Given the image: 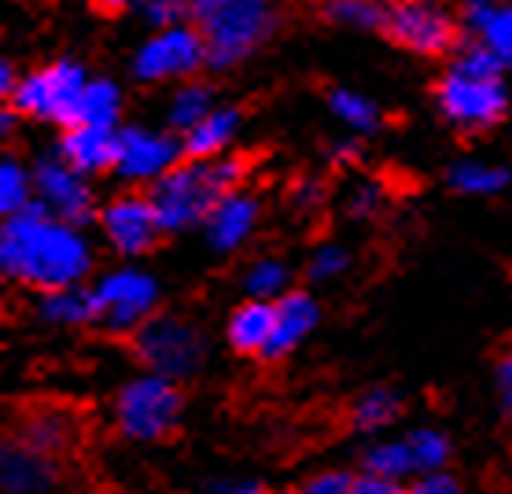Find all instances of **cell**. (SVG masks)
Listing matches in <instances>:
<instances>
[{
	"label": "cell",
	"instance_id": "1",
	"mask_svg": "<svg viewBox=\"0 0 512 494\" xmlns=\"http://www.w3.org/2000/svg\"><path fill=\"white\" fill-rule=\"evenodd\" d=\"M93 262L96 251L85 229L52 218L37 200L0 222V281L26 284L37 295L59 292L85 284Z\"/></svg>",
	"mask_w": 512,
	"mask_h": 494
},
{
	"label": "cell",
	"instance_id": "2",
	"mask_svg": "<svg viewBox=\"0 0 512 494\" xmlns=\"http://www.w3.org/2000/svg\"><path fill=\"white\" fill-rule=\"evenodd\" d=\"M247 174V159L222 155V159H181L166 177H159L148 200H152L163 233H185L207 222V214L236 192L240 177Z\"/></svg>",
	"mask_w": 512,
	"mask_h": 494
},
{
	"label": "cell",
	"instance_id": "3",
	"mask_svg": "<svg viewBox=\"0 0 512 494\" xmlns=\"http://www.w3.org/2000/svg\"><path fill=\"white\" fill-rule=\"evenodd\" d=\"M196 30L207 45V67L229 71L277 34V0H210L196 15Z\"/></svg>",
	"mask_w": 512,
	"mask_h": 494
},
{
	"label": "cell",
	"instance_id": "4",
	"mask_svg": "<svg viewBox=\"0 0 512 494\" xmlns=\"http://www.w3.org/2000/svg\"><path fill=\"white\" fill-rule=\"evenodd\" d=\"M129 347H133V358L144 365V373L177 380V384L196 377L210 354L207 332L196 321L185 314H163V310L129 336Z\"/></svg>",
	"mask_w": 512,
	"mask_h": 494
},
{
	"label": "cell",
	"instance_id": "5",
	"mask_svg": "<svg viewBox=\"0 0 512 494\" xmlns=\"http://www.w3.org/2000/svg\"><path fill=\"white\" fill-rule=\"evenodd\" d=\"M115 428L129 443H163L181 428L185 417V391L177 380L140 373L115 391Z\"/></svg>",
	"mask_w": 512,
	"mask_h": 494
},
{
	"label": "cell",
	"instance_id": "6",
	"mask_svg": "<svg viewBox=\"0 0 512 494\" xmlns=\"http://www.w3.org/2000/svg\"><path fill=\"white\" fill-rule=\"evenodd\" d=\"M89 74L82 63L74 59H52L45 67L23 74L8 104L23 118H37V122H56L63 130L82 122V100L89 89Z\"/></svg>",
	"mask_w": 512,
	"mask_h": 494
},
{
	"label": "cell",
	"instance_id": "7",
	"mask_svg": "<svg viewBox=\"0 0 512 494\" xmlns=\"http://www.w3.org/2000/svg\"><path fill=\"white\" fill-rule=\"evenodd\" d=\"M96 325L111 336H133V332L159 314L163 288L155 281V273L137 270V266H118V270L100 273L89 284Z\"/></svg>",
	"mask_w": 512,
	"mask_h": 494
},
{
	"label": "cell",
	"instance_id": "8",
	"mask_svg": "<svg viewBox=\"0 0 512 494\" xmlns=\"http://www.w3.org/2000/svg\"><path fill=\"white\" fill-rule=\"evenodd\" d=\"M380 34L402 52L443 59L461 45V19L439 0H387Z\"/></svg>",
	"mask_w": 512,
	"mask_h": 494
},
{
	"label": "cell",
	"instance_id": "9",
	"mask_svg": "<svg viewBox=\"0 0 512 494\" xmlns=\"http://www.w3.org/2000/svg\"><path fill=\"white\" fill-rule=\"evenodd\" d=\"M435 104L446 122L465 133L490 130L509 115V93L501 78H472L461 71H446L443 82L435 85Z\"/></svg>",
	"mask_w": 512,
	"mask_h": 494
},
{
	"label": "cell",
	"instance_id": "10",
	"mask_svg": "<svg viewBox=\"0 0 512 494\" xmlns=\"http://www.w3.org/2000/svg\"><path fill=\"white\" fill-rule=\"evenodd\" d=\"M207 67V45L196 26L177 23L155 30L133 56V78L137 82H170V78H192Z\"/></svg>",
	"mask_w": 512,
	"mask_h": 494
},
{
	"label": "cell",
	"instance_id": "11",
	"mask_svg": "<svg viewBox=\"0 0 512 494\" xmlns=\"http://www.w3.org/2000/svg\"><path fill=\"white\" fill-rule=\"evenodd\" d=\"M30 177H34V200L52 218L74 225V229H85V225L96 222L100 211H96V196L89 189V177L70 170L59 155H41L30 166Z\"/></svg>",
	"mask_w": 512,
	"mask_h": 494
},
{
	"label": "cell",
	"instance_id": "12",
	"mask_svg": "<svg viewBox=\"0 0 512 494\" xmlns=\"http://www.w3.org/2000/svg\"><path fill=\"white\" fill-rule=\"evenodd\" d=\"M96 225H100L104 244L115 255H122V259L148 255L166 236L163 225H159V214H155L152 200H148V192H122V196H115L111 203L100 207Z\"/></svg>",
	"mask_w": 512,
	"mask_h": 494
},
{
	"label": "cell",
	"instance_id": "13",
	"mask_svg": "<svg viewBox=\"0 0 512 494\" xmlns=\"http://www.w3.org/2000/svg\"><path fill=\"white\" fill-rule=\"evenodd\" d=\"M181 141L177 133L144 130V126H122L115 133V174L129 185L152 189L159 177H166L181 163Z\"/></svg>",
	"mask_w": 512,
	"mask_h": 494
},
{
	"label": "cell",
	"instance_id": "14",
	"mask_svg": "<svg viewBox=\"0 0 512 494\" xmlns=\"http://www.w3.org/2000/svg\"><path fill=\"white\" fill-rule=\"evenodd\" d=\"M59 461L19 436H0V494H56Z\"/></svg>",
	"mask_w": 512,
	"mask_h": 494
},
{
	"label": "cell",
	"instance_id": "15",
	"mask_svg": "<svg viewBox=\"0 0 512 494\" xmlns=\"http://www.w3.org/2000/svg\"><path fill=\"white\" fill-rule=\"evenodd\" d=\"M12 436H19L34 450H41V454H48V458L59 461L78 447V439H82V424H78V417H74L67 406H56V402H37V406H26V410L15 417Z\"/></svg>",
	"mask_w": 512,
	"mask_h": 494
},
{
	"label": "cell",
	"instance_id": "16",
	"mask_svg": "<svg viewBox=\"0 0 512 494\" xmlns=\"http://www.w3.org/2000/svg\"><path fill=\"white\" fill-rule=\"evenodd\" d=\"M277 321H273V340H269L262 362H284L291 351H299V343L317 329L321 321V306L310 292L291 288L284 299H277Z\"/></svg>",
	"mask_w": 512,
	"mask_h": 494
},
{
	"label": "cell",
	"instance_id": "17",
	"mask_svg": "<svg viewBox=\"0 0 512 494\" xmlns=\"http://www.w3.org/2000/svg\"><path fill=\"white\" fill-rule=\"evenodd\" d=\"M255 225H258V200L251 192L236 189L207 214L203 233H207V244L214 247L218 255H233V251H240V247L251 240Z\"/></svg>",
	"mask_w": 512,
	"mask_h": 494
},
{
	"label": "cell",
	"instance_id": "18",
	"mask_svg": "<svg viewBox=\"0 0 512 494\" xmlns=\"http://www.w3.org/2000/svg\"><path fill=\"white\" fill-rule=\"evenodd\" d=\"M115 133L118 130L70 126V130H63V137H59L56 155L70 166V170H78L82 177L115 170Z\"/></svg>",
	"mask_w": 512,
	"mask_h": 494
},
{
	"label": "cell",
	"instance_id": "19",
	"mask_svg": "<svg viewBox=\"0 0 512 494\" xmlns=\"http://www.w3.org/2000/svg\"><path fill=\"white\" fill-rule=\"evenodd\" d=\"M273 321H277V306L262 303V299H247L225 321V343L244 358H262L269 340H273Z\"/></svg>",
	"mask_w": 512,
	"mask_h": 494
},
{
	"label": "cell",
	"instance_id": "20",
	"mask_svg": "<svg viewBox=\"0 0 512 494\" xmlns=\"http://www.w3.org/2000/svg\"><path fill=\"white\" fill-rule=\"evenodd\" d=\"M236 133H240V111L214 107L196 130H188L181 137V152H185V159H222Z\"/></svg>",
	"mask_w": 512,
	"mask_h": 494
},
{
	"label": "cell",
	"instance_id": "21",
	"mask_svg": "<svg viewBox=\"0 0 512 494\" xmlns=\"http://www.w3.org/2000/svg\"><path fill=\"white\" fill-rule=\"evenodd\" d=\"M37 318L56 329H82V325H96L93 299H89V284L78 288H59V292H41L37 295Z\"/></svg>",
	"mask_w": 512,
	"mask_h": 494
},
{
	"label": "cell",
	"instance_id": "22",
	"mask_svg": "<svg viewBox=\"0 0 512 494\" xmlns=\"http://www.w3.org/2000/svg\"><path fill=\"white\" fill-rule=\"evenodd\" d=\"M402 417V395L395 388H365L358 399L350 402V424L358 432H387Z\"/></svg>",
	"mask_w": 512,
	"mask_h": 494
},
{
	"label": "cell",
	"instance_id": "23",
	"mask_svg": "<svg viewBox=\"0 0 512 494\" xmlns=\"http://www.w3.org/2000/svg\"><path fill=\"white\" fill-rule=\"evenodd\" d=\"M361 472H369V476H384V480H395V483L413 480V476H417V465H413V454H409L406 436L373 443V447L361 454Z\"/></svg>",
	"mask_w": 512,
	"mask_h": 494
},
{
	"label": "cell",
	"instance_id": "24",
	"mask_svg": "<svg viewBox=\"0 0 512 494\" xmlns=\"http://www.w3.org/2000/svg\"><path fill=\"white\" fill-rule=\"evenodd\" d=\"M214 111V89L203 82H185L170 100V111H166V122H170V133L185 137L188 130H196L199 122Z\"/></svg>",
	"mask_w": 512,
	"mask_h": 494
},
{
	"label": "cell",
	"instance_id": "25",
	"mask_svg": "<svg viewBox=\"0 0 512 494\" xmlns=\"http://www.w3.org/2000/svg\"><path fill=\"white\" fill-rule=\"evenodd\" d=\"M247 299H262V303H277L291 292V266L277 255H262L247 266L244 273Z\"/></svg>",
	"mask_w": 512,
	"mask_h": 494
},
{
	"label": "cell",
	"instance_id": "26",
	"mask_svg": "<svg viewBox=\"0 0 512 494\" xmlns=\"http://www.w3.org/2000/svg\"><path fill=\"white\" fill-rule=\"evenodd\" d=\"M122 118V89L111 78H93L82 100V122L78 126H96V130H118Z\"/></svg>",
	"mask_w": 512,
	"mask_h": 494
},
{
	"label": "cell",
	"instance_id": "27",
	"mask_svg": "<svg viewBox=\"0 0 512 494\" xmlns=\"http://www.w3.org/2000/svg\"><path fill=\"white\" fill-rule=\"evenodd\" d=\"M34 203V177L19 159L0 155V222L15 218Z\"/></svg>",
	"mask_w": 512,
	"mask_h": 494
},
{
	"label": "cell",
	"instance_id": "28",
	"mask_svg": "<svg viewBox=\"0 0 512 494\" xmlns=\"http://www.w3.org/2000/svg\"><path fill=\"white\" fill-rule=\"evenodd\" d=\"M387 0H321V19L336 26H354V30H376L384 26Z\"/></svg>",
	"mask_w": 512,
	"mask_h": 494
},
{
	"label": "cell",
	"instance_id": "29",
	"mask_svg": "<svg viewBox=\"0 0 512 494\" xmlns=\"http://www.w3.org/2000/svg\"><path fill=\"white\" fill-rule=\"evenodd\" d=\"M409 443V454H413V465H417V476L420 472H439L450 465L454 458V443L446 436L443 428H413L406 436Z\"/></svg>",
	"mask_w": 512,
	"mask_h": 494
},
{
	"label": "cell",
	"instance_id": "30",
	"mask_svg": "<svg viewBox=\"0 0 512 494\" xmlns=\"http://www.w3.org/2000/svg\"><path fill=\"white\" fill-rule=\"evenodd\" d=\"M509 181H512L509 170L483 166V163H461L450 170V189L468 192V196H490V192H501Z\"/></svg>",
	"mask_w": 512,
	"mask_h": 494
},
{
	"label": "cell",
	"instance_id": "31",
	"mask_svg": "<svg viewBox=\"0 0 512 494\" xmlns=\"http://www.w3.org/2000/svg\"><path fill=\"white\" fill-rule=\"evenodd\" d=\"M328 107L336 111V118H343L350 130H361V133H373L380 115H376V107L365 100V96L350 93V89H332L328 93Z\"/></svg>",
	"mask_w": 512,
	"mask_h": 494
},
{
	"label": "cell",
	"instance_id": "32",
	"mask_svg": "<svg viewBox=\"0 0 512 494\" xmlns=\"http://www.w3.org/2000/svg\"><path fill=\"white\" fill-rule=\"evenodd\" d=\"M479 45H487L494 56H498L501 67L512 71V8L498 4L494 15L487 19V26L479 30Z\"/></svg>",
	"mask_w": 512,
	"mask_h": 494
},
{
	"label": "cell",
	"instance_id": "33",
	"mask_svg": "<svg viewBox=\"0 0 512 494\" xmlns=\"http://www.w3.org/2000/svg\"><path fill=\"white\" fill-rule=\"evenodd\" d=\"M347 266H350L347 251H343V247H336V244H325V247H317L314 255H310L306 277H310V281H332V277H339V273H347Z\"/></svg>",
	"mask_w": 512,
	"mask_h": 494
},
{
	"label": "cell",
	"instance_id": "34",
	"mask_svg": "<svg viewBox=\"0 0 512 494\" xmlns=\"http://www.w3.org/2000/svg\"><path fill=\"white\" fill-rule=\"evenodd\" d=\"M350 483H354L350 472L328 469V472L310 476V480L299 483V487H291V491H277V494H350Z\"/></svg>",
	"mask_w": 512,
	"mask_h": 494
},
{
	"label": "cell",
	"instance_id": "35",
	"mask_svg": "<svg viewBox=\"0 0 512 494\" xmlns=\"http://www.w3.org/2000/svg\"><path fill=\"white\" fill-rule=\"evenodd\" d=\"M137 8L155 30H166V26H177V19L188 12V0H137Z\"/></svg>",
	"mask_w": 512,
	"mask_h": 494
},
{
	"label": "cell",
	"instance_id": "36",
	"mask_svg": "<svg viewBox=\"0 0 512 494\" xmlns=\"http://www.w3.org/2000/svg\"><path fill=\"white\" fill-rule=\"evenodd\" d=\"M406 494H461V480L450 469L420 472L406 483Z\"/></svg>",
	"mask_w": 512,
	"mask_h": 494
},
{
	"label": "cell",
	"instance_id": "37",
	"mask_svg": "<svg viewBox=\"0 0 512 494\" xmlns=\"http://www.w3.org/2000/svg\"><path fill=\"white\" fill-rule=\"evenodd\" d=\"M494 388H498V406L505 424L512 428V347L498 358L494 365Z\"/></svg>",
	"mask_w": 512,
	"mask_h": 494
},
{
	"label": "cell",
	"instance_id": "38",
	"mask_svg": "<svg viewBox=\"0 0 512 494\" xmlns=\"http://www.w3.org/2000/svg\"><path fill=\"white\" fill-rule=\"evenodd\" d=\"M203 494H273V491H266V483L251 480V476H222V480H210Z\"/></svg>",
	"mask_w": 512,
	"mask_h": 494
},
{
	"label": "cell",
	"instance_id": "39",
	"mask_svg": "<svg viewBox=\"0 0 512 494\" xmlns=\"http://www.w3.org/2000/svg\"><path fill=\"white\" fill-rule=\"evenodd\" d=\"M494 8H498V0H461V26H468V30H483L487 26V19L494 15Z\"/></svg>",
	"mask_w": 512,
	"mask_h": 494
},
{
	"label": "cell",
	"instance_id": "40",
	"mask_svg": "<svg viewBox=\"0 0 512 494\" xmlns=\"http://www.w3.org/2000/svg\"><path fill=\"white\" fill-rule=\"evenodd\" d=\"M350 494H406V483L384 480V476H369V472H358L354 483H350Z\"/></svg>",
	"mask_w": 512,
	"mask_h": 494
},
{
	"label": "cell",
	"instance_id": "41",
	"mask_svg": "<svg viewBox=\"0 0 512 494\" xmlns=\"http://www.w3.org/2000/svg\"><path fill=\"white\" fill-rule=\"evenodd\" d=\"M19 122H23V115H19L12 104H0V144L15 141V133H19Z\"/></svg>",
	"mask_w": 512,
	"mask_h": 494
},
{
	"label": "cell",
	"instance_id": "42",
	"mask_svg": "<svg viewBox=\"0 0 512 494\" xmlns=\"http://www.w3.org/2000/svg\"><path fill=\"white\" fill-rule=\"evenodd\" d=\"M376 207H380V192L369 189V185H365V189H361L358 196L350 200V214H358V218H369Z\"/></svg>",
	"mask_w": 512,
	"mask_h": 494
},
{
	"label": "cell",
	"instance_id": "43",
	"mask_svg": "<svg viewBox=\"0 0 512 494\" xmlns=\"http://www.w3.org/2000/svg\"><path fill=\"white\" fill-rule=\"evenodd\" d=\"M15 85H19V74H15L12 59L0 56V104H8V100H12Z\"/></svg>",
	"mask_w": 512,
	"mask_h": 494
},
{
	"label": "cell",
	"instance_id": "44",
	"mask_svg": "<svg viewBox=\"0 0 512 494\" xmlns=\"http://www.w3.org/2000/svg\"><path fill=\"white\" fill-rule=\"evenodd\" d=\"M96 12H104V15H115V12H122L129 0H89Z\"/></svg>",
	"mask_w": 512,
	"mask_h": 494
},
{
	"label": "cell",
	"instance_id": "45",
	"mask_svg": "<svg viewBox=\"0 0 512 494\" xmlns=\"http://www.w3.org/2000/svg\"><path fill=\"white\" fill-rule=\"evenodd\" d=\"M8 314V295H4V281H0V318Z\"/></svg>",
	"mask_w": 512,
	"mask_h": 494
},
{
	"label": "cell",
	"instance_id": "46",
	"mask_svg": "<svg viewBox=\"0 0 512 494\" xmlns=\"http://www.w3.org/2000/svg\"><path fill=\"white\" fill-rule=\"evenodd\" d=\"M203 4H210V0H188V15H196Z\"/></svg>",
	"mask_w": 512,
	"mask_h": 494
}]
</instances>
